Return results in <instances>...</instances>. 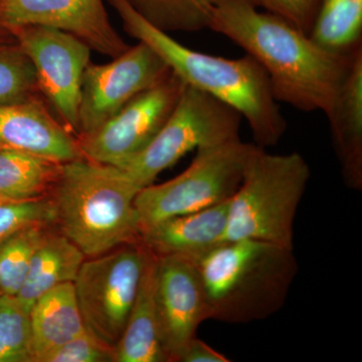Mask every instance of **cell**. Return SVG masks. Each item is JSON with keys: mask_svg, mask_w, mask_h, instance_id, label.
Masks as SVG:
<instances>
[{"mask_svg": "<svg viewBox=\"0 0 362 362\" xmlns=\"http://www.w3.org/2000/svg\"><path fill=\"white\" fill-rule=\"evenodd\" d=\"M209 28L263 66L276 101L326 116L356 52L327 51L288 21L259 11L249 0H216Z\"/></svg>", "mask_w": 362, "mask_h": 362, "instance_id": "cell-1", "label": "cell"}, {"mask_svg": "<svg viewBox=\"0 0 362 362\" xmlns=\"http://www.w3.org/2000/svg\"><path fill=\"white\" fill-rule=\"evenodd\" d=\"M125 32L148 45L185 84L220 100L246 119L255 144L275 146L287 121L274 98L268 75L250 54L226 59L194 51L148 23L128 0H107Z\"/></svg>", "mask_w": 362, "mask_h": 362, "instance_id": "cell-2", "label": "cell"}, {"mask_svg": "<svg viewBox=\"0 0 362 362\" xmlns=\"http://www.w3.org/2000/svg\"><path fill=\"white\" fill-rule=\"evenodd\" d=\"M140 189L117 166L84 157L64 162L49 195L59 233L86 258L139 243L135 197Z\"/></svg>", "mask_w": 362, "mask_h": 362, "instance_id": "cell-3", "label": "cell"}, {"mask_svg": "<svg viewBox=\"0 0 362 362\" xmlns=\"http://www.w3.org/2000/svg\"><path fill=\"white\" fill-rule=\"evenodd\" d=\"M194 264L209 319L233 324L277 313L298 271L294 249L251 239L226 240Z\"/></svg>", "mask_w": 362, "mask_h": 362, "instance_id": "cell-4", "label": "cell"}, {"mask_svg": "<svg viewBox=\"0 0 362 362\" xmlns=\"http://www.w3.org/2000/svg\"><path fill=\"white\" fill-rule=\"evenodd\" d=\"M311 177L298 152L268 153L259 147L247 162L228 206L226 240H264L294 249V223Z\"/></svg>", "mask_w": 362, "mask_h": 362, "instance_id": "cell-5", "label": "cell"}, {"mask_svg": "<svg viewBox=\"0 0 362 362\" xmlns=\"http://www.w3.org/2000/svg\"><path fill=\"white\" fill-rule=\"evenodd\" d=\"M258 145L240 138L197 150L192 164L173 180L143 187L135 197L141 232L159 221L232 199Z\"/></svg>", "mask_w": 362, "mask_h": 362, "instance_id": "cell-6", "label": "cell"}, {"mask_svg": "<svg viewBox=\"0 0 362 362\" xmlns=\"http://www.w3.org/2000/svg\"><path fill=\"white\" fill-rule=\"evenodd\" d=\"M242 118L232 107L185 84L156 137L119 168L137 187H148L162 171L175 165L192 150L240 138Z\"/></svg>", "mask_w": 362, "mask_h": 362, "instance_id": "cell-7", "label": "cell"}, {"mask_svg": "<svg viewBox=\"0 0 362 362\" xmlns=\"http://www.w3.org/2000/svg\"><path fill=\"white\" fill-rule=\"evenodd\" d=\"M149 251L141 242L90 258L74 281L86 329L114 347L127 325Z\"/></svg>", "mask_w": 362, "mask_h": 362, "instance_id": "cell-8", "label": "cell"}, {"mask_svg": "<svg viewBox=\"0 0 362 362\" xmlns=\"http://www.w3.org/2000/svg\"><path fill=\"white\" fill-rule=\"evenodd\" d=\"M11 33L32 62L45 101L77 138L83 75L92 49L75 35L49 26L23 25Z\"/></svg>", "mask_w": 362, "mask_h": 362, "instance_id": "cell-9", "label": "cell"}, {"mask_svg": "<svg viewBox=\"0 0 362 362\" xmlns=\"http://www.w3.org/2000/svg\"><path fill=\"white\" fill-rule=\"evenodd\" d=\"M185 83L173 71L153 87L131 100L97 129L77 137L86 159L122 165L141 152L166 122Z\"/></svg>", "mask_w": 362, "mask_h": 362, "instance_id": "cell-10", "label": "cell"}, {"mask_svg": "<svg viewBox=\"0 0 362 362\" xmlns=\"http://www.w3.org/2000/svg\"><path fill=\"white\" fill-rule=\"evenodd\" d=\"M170 71L165 62L141 42L110 63H90L83 75L77 137L97 129Z\"/></svg>", "mask_w": 362, "mask_h": 362, "instance_id": "cell-11", "label": "cell"}, {"mask_svg": "<svg viewBox=\"0 0 362 362\" xmlns=\"http://www.w3.org/2000/svg\"><path fill=\"white\" fill-rule=\"evenodd\" d=\"M0 23L11 32L23 25L58 28L111 59L130 47L112 25L104 0H0Z\"/></svg>", "mask_w": 362, "mask_h": 362, "instance_id": "cell-12", "label": "cell"}, {"mask_svg": "<svg viewBox=\"0 0 362 362\" xmlns=\"http://www.w3.org/2000/svg\"><path fill=\"white\" fill-rule=\"evenodd\" d=\"M156 301L162 347L169 362H177L201 324L209 320L195 264L180 257H157Z\"/></svg>", "mask_w": 362, "mask_h": 362, "instance_id": "cell-13", "label": "cell"}, {"mask_svg": "<svg viewBox=\"0 0 362 362\" xmlns=\"http://www.w3.org/2000/svg\"><path fill=\"white\" fill-rule=\"evenodd\" d=\"M0 146L59 163L83 157L76 136L49 111L42 97L0 105Z\"/></svg>", "mask_w": 362, "mask_h": 362, "instance_id": "cell-14", "label": "cell"}, {"mask_svg": "<svg viewBox=\"0 0 362 362\" xmlns=\"http://www.w3.org/2000/svg\"><path fill=\"white\" fill-rule=\"evenodd\" d=\"M230 201L154 223L140 242L156 257H180L197 263L226 242Z\"/></svg>", "mask_w": 362, "mask_h": 362, "instance_id": "cell-15", "label": "cell"}, {"mask_svg": "<svg viewBox=\"0 0 362 362\" xmlns=\"http://www.w3.org/2000/svg\"><path fill=\"white\" fill-rule=\"evenodd\" d=\"M331 136L343 181L362 189V47L356 49L346 77L328 114Z\"/></svg>", "mask_w": 362, "mask_h": 362, "instance_id": "cell-16", "label": "cell"}, {"mask_svg": "<svg viewBox=\"0 0 362 362\" xmlns=\"http://www.w3.org/2000/svg\"><path fill=\"white\" fill-rule=\"evenodd\" d=\"M156 272L157 257L149 251L127 325L115 346V362H169L159 334Z\"/></svg>", "mask_w": 362, "mask_h": 362, "instance_id": "cell-17", "label": "cell"}, {"mask_svg": "<svg viewBox=\"0 0 362 362\" xmlns=\"http://www.w3.org/2000/svg\"><path fill=\"white\" fill-rule=\"evenodd\" d=\"M30 317L35 362L86 330L74 283L57 286L37 298Z\"/></svg>", "mask_w": 362, "mask_h": 362, "instance_id": "cell-18", "label": "cell"}, {"mask_svg": "<svg viewBox=\"0 0 362 362\" xmlns=\"http://www.w3.org/2000/svg\"><path fill=\"white\" fill-rule=\"evenodd\" d=\"M86 256L61 233L47 230L35 250L25 283L16 295L30 311L37 298L65 283H74Z\"/></svg>", "mask_w": 362, "mask_h": 362, "instance_id": "cell-19", "label": "cell"}, {"mask_svg": "<svg viewBox=\"0 0 362 362\" xmlns=\"http://www.w3.org/2000/svg\"><path fill=\"white\" fill-rule=\"evenodd\" d=\"M61 166L45 157L0 146V199L13 202L49 199Z\"/></svg>", "mask_w": 362, "mask_h": 362, "instance_id": "cell-20", "label": "cell"}, {"mask_svg": "<svg viewBox=\"0 0 362 362\" xmlns=\"http://www.w3.org/2000/svg\"><path fill=\"white\" fill-rule=\"evenodd\" d=\"M309 37L334 54L361 47L362 0H321Z\"/></svg>", "mask_w": 362, "mask_h": 362, "instance_id": "cell-21", "label": "cell"}, {"mask_svg": "<svg viewBox=\"0 0 362 362\" xmlns=\"http://www.w3.org/2000/svg\"><path fill=\"white\" fill-rule=\"evenodd\" d=\"M143 18L163 32L209 28L216 0H128Z\"/></svg>", "mask_w": 362, "mask_h": 362, "instance_id": "cell-22", "label": "cell"}, {"mask_svg": "<svg viewBox=\"0 0 362 362\" xmlns=\"http://www.w3.org/2000/svg\"><path fill=\"white\" fill-rule=\"evenodd\" d=\"M49 228L33 226L21 228L0 240V292L16 296L30 269L35 250Z\"/></svg>", "mask_w": 362, "mask_h": 362, "instance_id": "cell-23", "label": "cell"}, {"mask_svg": "<svg viewBox=\"0 0 362 362\" xmlns=\"http://www.w3.org/2000/svg\"><path fill=\"white\" fill-rule=\"evenodd\" d=\"M0 362H35L30 311L16 296L0 295Z\"/></svg>", "mask_w": 362, "mask_h": 362, "instance_id": "cell-24", "label": "cell"}, {"mask_svg": "<svg viewBox=\"0 0 362 362\" xmlns=\"http://www.w3.org/2000/svg\"><path fill=\"white\" fill-rule=\"evenodd\" d=\"M42 97L32 62L20 45L0 44V105Z\"/></svg>", "mask_w": 362, "mask_h": 362, "instance_id": "cell-25", "label": "cell"}, {"mask_svg": "<svg viewBox=\"0 0 362 362\" xmlns=\"http://www.w3.org/2000/svg\"><path fill=\"white\" fill-rule=\"evenodd\" d=\"M54 225L56 211L49 197L35 202H0V240L28 226Z\"/></svg>", "mask_w": 362, "mask_h": 362, "instance_id": "cell-26", "label": "cell"}, {"mask_svg": "<svg viewBox=\"0 0 362 362\" xmlns=\"http://www.w3.org/2000/svg\"><path fill=\"white\" fill-rule=\"evenodd\" d=\"M42 362H115V349L86 329L47 354Z\"/></svg>", "mask_w": 362, "mask_h": 362, "instance_id": "cell-27", "label": "cell"}, {"mask_svg": "<svg viewBox=\"0 0 362 362\" xmlns=\"http://www.w3.org/2000/svg\"><path fill=\"white\" fill-rule=\"evenodd\" d=\"M257 8L275 14L306 35L310 33L321 0H249Z\"/></svg>", "mask_w": 362, "mask_h": 362, "instance_id": "cell-28", "label": "cell"}, {"mask_svg": "<svg viewBox=\"0 0 362 362\" xmlns=\"http://www.w3.org/2000/svg\"><path fill=\"white\" fill-rule=\"evenodd\" d=\"M228 358L221 352L216 351L207 343L195 337L188 342L181 352L177 362H228Z\"/></svg>", "mask_w": 362, "mask_h": 362, "instance_id": "cell-29", "label": "cell"}, {"mask_svg": "<svg viewBox=\"0 0 362 362\" xmlns=\"http://www.w3.org/2000/svg\"><path fill=\"white\" fill-rule=\"evenodd\" d=\"M16 42L13 33L0 23V44H13Z\"/></svg>", "mask_w": 362, "mask_h": 362, "instance_id": "cell-30", "label": "cell"}, {"mask_svg": "<svg viewBox=\"0 0 362 362\" xmlns=\"http://www.w3.org/2000/svg\"><path fill=\"white\" fill-rule=\"evenodd\" d=\"M4 199H0V202H4Z\"/></svg>", "mask_w": 362, "mask_h": 362, "instance_id": "cell-31", "label": "cell"}, {"mask_svg": "<svg viewBox=\"0 0 362 362\" xmlns=\"http://www.w3.org/2000/svg\"><path fill=\"white\" fill-rule=\"evenodd\" d=\"M1 294H2V293H1V292H0V295H1Z\"/></svg>", "mask_w": 362, "mask_h": 362, "instance_id": "cell-32", "label": "cell"}]
</instances>
